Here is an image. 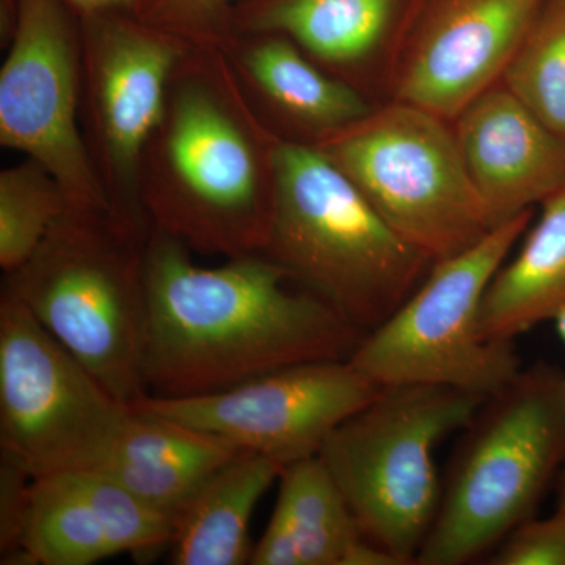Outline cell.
<instances>
[{"label":"cell","mask_w":565,"mask_h":565,"mask_svg":"<svg viewBox=\"0 0 565 565\" xmlns=\"http://www.w3.org/2000/svg\"><path fill=\"white\" fill-rule=\"evenodd\" d=\"M145 269L148 396H204L291 364L349 360L366 334L263 253L210 269L152 228Z\"/></svg>","instance_id":"cell-1"},{"label":"cell","mask_w":565,"mask_h":565,"mask_svg":"<svg viewBox=\"0 0 565 565\" xmlns=\"http://www.w3.org/2000/svg\"><path fill=\"white\" fill-rule=\"evenodd\" d=\"M281 141L241 92L215 46H193L174 73L140 169L152 228L192 253H262L273 223Z\"/></svg>","instance_id":"cell-2"},{"label":"cell","mask_w":565,"mask_h":565,"mask_svg":"<svg viewBox=\"0 0 565 565\" xmlns=\"http://www.w3.org/2000/svg\"><path fill=\"white\" fill-rule=\"evenodd\" d=\"M148 237L110 210L70 203L31 258L3 281L55 340L132 408L148 396L141 373Z\"/></svg>","instance_id":"cell-3"},{"label":"cell","mask_w":565,"mask_h":565,"mask_svg":"<svg viewBox=\"0 0 565 565\" xmlns=\"http://www.w3.org/2000/svg\"><path fill=\"white\" fill-rule=\"evenodd\" d=\"M262 253L363 333L385 322L433 267L321 151L285 141Z\"/></svg>","instance_id":"cell-4"},{"label":"cell","mask_w":565,"mask_h":565,"mask_svg":"<svg viewBox=\"0 0 565 565\" xmlns=\"http://www.w3.org/2000/svg\"><path fill=\"white\" fill-rule=\"evenodd\" d=\"M565 465V374L522 370L462 429L419 565H463L493 552L535 509Z\"/></svg>","instance_id":"cell-5"},{"label":"cell","mask_w":565,"mask_h":565,"mask_svg":"<svg viewBox=\"0 0 565 565\" xmlns=\"http://www.w3.org/2000/svg\"><path fill=\"white\" fill-rule=\"evenodd\" d=\"M484 401L449 386H384L319 449L364 537L405 565L416 564L440 508L435 449Z\"/></svg>","instance_id":"cell-6"},{"label":"cell","mask_w":565,"mask_h":565,"mask_svg":"<svg viewBox=\"0 0 565 565\" xmlns=\"http://www.w3.org/2000/svg\"><path fill=\"white\" fill-rule=\"evenodd\" d=\"M534 210L494 226L473 247L433 264L404 303L356 345L349 362L377 386L438 385L487 399L522 371L514 343L479 332L482 300L533 222Z\"/></svg>","instance_id":"cell-7"},{"label":"cell","mask_w":565,"mask_h":565,"mask_svg":"<svg viewBox=\"0 0 565 565\" xmlns=\"http://www.w3.org/2000/svg\"><path fill=\"white\" fill-rule=\"evenodd\" d=\"M356 185L405 244L435 264L494 228L460 154L452 122L412 104H377L316 148Z\"/></svg>","instance_id":"cell-8"},{"label":"cell","mask_w":565,"mask_h":565,"mask_svg":"<svg viewBox=\"0 0 565 565\" xmlns=\"http://www.w3.org/2000/svg\"><path fill=\"white\" fill-rule=\"evenodd\" d=\"M132 411L2 286V459L32 479L99 470Z\"/></svg>","instance_id":"cell-9"},{"label":"cell","mask_w":565,"mask_h":565,"mask_svg":"<svg viewBox=\"0 0 565 565\" xmlns=\"http://www.w3.org/2000/svg\"><path fill=\"white\" fill-rule=\"evenodd\" d=\"M81 21V128L115 215L141 233L152 225L140 196L145 148L193 44L128 13Z\"/></svg>","instance_id":"cell-10"},{"label":"cell","mask_w":565,"mask_h":565,"mask_svg":"<svg viewBox=\"0 0 565 565\" xmlns=\"http://www.w3.org/2000/svg\"><path fill=\"white\" fill-rule=\"evenodd\" d=\"M3 47L0 147L39 162L71 203L110 210L81 128L79 14L66 0H14Z\"/></svg>","instance_id":"cell-11"},{"label":"cell","mask_w":565,"mask_h":565,"mask_svg":"<svg viewBox=\"0 0 565 565\" xmlns=\"http://www.w3.org/2000/svg\"><path fill=\"white\" fill-rule=\"evenodd\" d=\"M381 390L349 360H322L291 364L204 396H147L134 408L288 465L318 455L327 437Z\"/></svg>","instance_id":"cell-12"},{"label":"cell","mask_w":565,"mask_h":565,"mask_svg":"<svg viewBox=\"0 0 565 565\" xmlns=\"http://www.w3.org/2000/svg\"><path fill=\"white\" fill-rule=\"evenodd\" d=\"M541 0H422L390 99L452 121L501 81Z\"/></svg>","instance_id":"cell-13"},{"label":"cell","mask_w":565,"mask_h":565,"mask_svg":"<svg viewBox=\"0 0 565 565\" xmlns=\"http://www.w3.org/2000/svg\"><path fill=\"white\" fill-rule=\"evenodd\" d=\"M419 2L241 0L230 18L228 39L237 33H278L321 68L381 104L390 99Z\"/></svg>","instance_id":"cell-14"},{"label":"cell","mask_w":565,"mask_h":565,"mask_svg":"<svg viewBox=\"0 0 565 565\" xmlns=\"http://www.w3.org/2000/svg\"><path fill=\"white\" fill-rule=\"evenodd\" d=\"M452 122L460 154L493 225L565 188V141L497 82Z\"/></svg>","instance_id":"cell-15"},{"label":"cell","mask_w":565,"mask_h":565,"mask_svg":"<svg viewBox=\"0 0 565 565\" xmlns=\"http://www.w3.org/2000/svg\"><path fill=\"white\" fill-rule=\"evenodd\" d=\"M218 50L259 120L285 143L319 148L377 106L278 33H237Z\"/></svg>","instance_id":"cell-16"},{"label":"cell","mask_w":565,"mask_h":565,"mask_svg":"<svg viewBox=\"0 0 565 565\" xmlns=\"http://www.w3.org/2000/svg\"><path fill=\"white\" fill-rule=\"evenodd\" d=\"M241 451L217 435L134 408L96 471L177 525L212 475Z\"/></svg>","instance_id":"cell-17"},{"label":"cell","mask_w":565,"mask_h":565,"mask_svg":"<svg viewBox=\"0 0 565 565\" xmlns=\"http://www.w3.org/2000/svg\"><path fill=\"white\" fill-rule=\"evenodd\" d=\"M253 565H348L364 535L318 455L286 465Z\"/></svg>","instance_id":"cell-18"},{"label":"cell","mask_w":565,"mask_h":565,"mask_svg":"<svg viewBox=\"0 0 565 565\" xmlns=\"http://www.w3.org/2000/svg\"><path fill=\"white\" fill-rule=\"evenodd\" d=\"M565 311V188L541 204L522 247L494 275L482 300L479 332L486 341L514 343Z\"/></svg>","instance_id":"cell-19"},{"label":"cell","mask_w":565,"mask_h":565,"mask_svg":"<svg viewBox=\"0 0 565 565\" xmlns=\"http://www.w3.org/2000/svg\"><path fill=\"white\" fill-rule=\"evenodd\" d=\"M285 467L274 457L252 451H241L223 465L178 519L170 544L172 563L250 564L253 512Z\"/></svg>","instance_id":"cell-20"},{"label":"cell","mask_w":565,"mask_h":565,"mask_svg":"<svg viewBox=\"0 0 565 565\" xmlns=\"http://www.w3.org/2000/svg\"><path fill=\"white\" fill-rule=\"evenodd\" d=\"M115 555L84 471L32 479L17 564L90 565Z\"/></svg>","instance_id":"cell-21"},{"label":"cell","mask_w":565,"mask_h":565,"mask_svg":"<svg viewBox=\"0 0 565 565\" xmlns=\"http://www.w3.org/2000/svg\"><path fill=\"white\" fill-rule=\"evenodd\" d=\"M501 82L565 141V0H541Z\"/></svg>","instance_id":"cell-22"},{"label":"cell","mask_w":565,"mask_h":565,"mask_svg":"<svg viewBox=\"0 0 565 565\" xmlns=\"http://www.w3.org/2000/svg\"><path fill=\"white\" fill-rule=\"evenodd\" d=\"M61 182L25 158L0 172V267L20 269L70 206Z\"/></svg>","instance_id":"cell-23"},{"label":"cell","mask_w":565,"mask_h":565,"mask_svg":"<svg viewBox=\"0 0 565 565\" xmlns=\"http://www.w3.org/2000/svg\"><path fill=\"white\" fill-rule=\"evenodd\" d=\"M241 0H152L140 18L181 36L193 46L221 47Z\"/></svg>","instance_id":"cell-24"},{"label":"cell","mask_w":565,"mask_h":565,"mask_svg":"<svg viewBox=\"0 0 565 565\" xmlns=\"http://www.w3.org/2000/svg\"><path fill=\"white\" fill-rule=\"evenodd\" d=\"M492 565H565V515L530 519L493 550Z\"/></svg>","instance_id":"cell-25"},{"label":"cell","mask_w":565,"mask_h":565,"mask_svg":"<svg viewBox=\"0 0 565 565\" xmlns=\"http://www.w3.org/2000/svg\"><path fill=\"white\" fill-rule=\"evenodd\" d=\"M0 550L2 564H17L32 478L9 460H0Z\"/></svg>","instance_id":"cell-26"},{"label":"cell","mask_w":565,"mask_h":565,"mask_svg":"<svg viewBox=\"0 0 565 565\" xmlns=\"http://www.w3.org/2000/svg\"><path fill=\"white\" fill-rule=\"evenodd\" d=\"M79 17L99 13H128L141 17L152 0H66Z\"/></svg>","instance_id":"cell-27"},{"label":"cell","mask_w":565,"mask_h":565,"mask_svg":"<svg viewBox=\"0 0 565 565\" xmlns=\"http://www.w3.org/2000/svg\"><path fill=\"white\" fill-rule=\"evenodd\" d=\"M557 484L559 487H557L556 512L557 514L565 515V465L559 476H557Z\"/></svg>","instance_id":"cell-28"},{"label":"cell","mask_w":565,"mask_h":565,"mask_svg":"<svg viewBox=\"0 0 565 565\" xmlns=\"http://www.w3.org/2000/svg\"><path fill=\"white\" fill-rule=\"evenodd\" d=\"M553 322L556 323L557 334H559L561 340H563L565 344V311L557 316Z\"/></svg>","instance_id":"cell-29"}]
</instances>
